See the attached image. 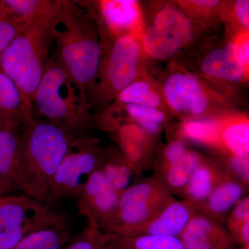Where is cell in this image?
<instances>
[{"label":"cell","instance_id":"cell-1","mask_svg":"<svg viewBox=\"0 0 249 249\" xmlns=\"http://www.w3.org/2000/svg\"><path fill=\"white\" fill-rule=\"evenodd\" d=\"M49 33L58 49V60L88 96L105 49L96 19L76 1L58 0Z\"/></svg>","mask_w":249,"mask_h":249},{"label":"cell","instance_id":"cell-2","mask_svg":"<svg viewBox=\"0 0 249 249\" xmlns=\"http://www.w3.org/2000/svg\"><path fill=\"white\" fill-rule=\"evenodd\" d=\"M74 137L35 114L23 122L18 192L46 204L54 176Z\"/></svg>","mask_w":249,"mask_h":249},{"label":"cell","instance_id":"cell-3","mask_svg":"<svg viewBox=\"0 0 249 249\" xmlns=\"http://www.w3.org/2000/svg\"><path fill=\"white\" fill-rule=\"evenodd\" d=\"M34 113L73 137L86 135L91 117L88 98L58 58H50L33 98Z\"/></svg>","mask_w":249,"mask_h":249},{"label":"cell","instance_id":"cell-4","mask_svg":"<svg viewBox=\"0 0 249 249\" xmlns=\"http://www.w3.org/2000/svg\"><path fill=\"white\" fill-rule=\"evenodd\" d=\"M134 170L122 152L103 150L102 160L76 199L78 213L103 230L115 213L121 194L129 186Z\"/></svg>","mask_w":249,"mask_h":249},{"label":"cell","instance_id":"cell-5","mask_svg":"<svg viewBox=\"0 0 249 249\" xmlns=\"http://www.w3.org/2000/svg\"><path fill=\"white\" fill-rule=\"evenodd\" d=\"M145 56L140 36L136 34L116 37L107 49L105 47L97 76L87 96L90 109L103 111L114 103L142 75Z\"/></svg>","mask_w":249,"mask_h":249},{"label":"cell","instance_id":"cell-6","mask_svg":"<svg viewBox=\"0 0 249 249\" xmlns=\"http://www.w3.org/2000/svg\"><path fill=\"white\" fill-rule=\"evenodd\" d=\"M52 17L26 28L0 55L1 71L31 101L50 60L49 27Z\"/></svg>","mask_w":249,"mask_h":249},{"label":"cell","instance_id":"cell-7","mask_svg":"<svg viewBox=\"0 0 249 249\" xmlns=\"http://www.w3.org/2000/svg\"><path fill=\"white\" fill-rule=\"evenodd\" d=\"M174 199L159 178L130 185L121 194L115 213L103 231L115 237H135Z\"/></svg>","mask_w":249,"mask_h":249},{"label":"cell","instance_id":"cell-8","mask_svg":"<svg viewBox=\"0 0 249 249\" xmlns=\"http://www.w3.org/2000/svg\"><path fill=\"white\" fill-rule=\"evenodd\" d=\"M160 87L167 107L183 121L214 117L226 110L227 103L198 75L174 67Z\"/></svg>","mask_w":249,"mask_h":249},{"label":"cell","instance_id":"cell-9","mask_svg":"<svg viewBox=\"0 0 249 249\" xmlns=\"http://www.w3.org/2000/svg\"><path fill=\"white\" fill-rule=\"evenodd\" d=\"M65 224L62 214L22 193L0 196V249H14L33 232Z\"/></svg>","mask_w":249,"mask_h":249},{"label":"cell","instance_id":"cell-10","mask_svg":"<svg viewBox=\"0 0 249 249\" xmlns=\"http://www.w3.org/2000/svg\"><path fill=\"white\" fill-rule=\"evenodd\" d=\"M103 150L98 139L83 135L72 139L51 186L46 204L50 207L77 199L101 164Z\"/></svg>","mask_w":249,"mask_h":249},{"label":"cell","instance_id":"cell-11","mask_svg":"<svg viewBox=\"0 0 249 249\" xmlns=\"http://www.w3.org/2000/svg\"><path fill=\"white\" fill-rule=\"evenodd\" d=\"M143 29L160 48L175 55L191 45L196 36L191 18L182 9L169 4L156 10L151 22Z\"/></svg>","mask_w":249,"mask_h":249},{"label":"cell","instance_id":"cell-12","mask_svg":"<svg viewBox=\"0 0 249 249\" xmlns=\"http://www.w3.org/2000/svg\"><path fill=\"white\" fill-rule=\"evenodd\" d=\"M249 62L235 37L205 53L199 63L201 74L213 80L240 83L249 78Z\"/></svg>","mask_w":249,"mask_h":249},{"label":"cell","instance_id":"cell-13","mask_svg":"<svg viewBox=\"0 0 249 249\" xmlns=\"http://www.w3.org/2000/svg\"><path fill=\"white\" fill-rule=\"evenodd\" d=\"M24 120L0 116V196L18 192L17 173Z\"/></svg>","mask_w":249,"mask_h":249},{"label":"cell","instance_id":"cell-14","mask_svg":"<svg viewBox=\"0 0 249 249\" xmlns=\"http://www.w3.org/2000/svg\"><path fill=\"white\" fill-rule=\"evenodd\" d=\"M185 249H230L235 242L221 223L197 213L179 237Z\"/></svg>","mask_w":249,"mask_h":249},{"label":"cell","instance_id":"cell-15","mask_svg":"<svg viewBox=\"0 0 249 249\" xmlns=\"http://www.w3.org/2000/svg\"><path fill=\"white\" fill-rule=\"evenodd\" d=\"M214 119L224 153L249 159V118L240 113L225 111L214 116Z\"/></svg>","mask_w":249,"mask_h":249},{"label":"cell","instance_id":"cell-16","mask_svg":"<svg viewBox=\"0 0 249 249\" xmlns=\"http://www.w3.org/2000/svg\"><path fill=\"white\" fill-rule=\"evenodd\" d=\"M197 213L187 201H178L175 199L167 205L137 236L167 235L179 237Z\"/></svg>","mask_w":249,"mask_h":249},{"label":"cell","instance_id":"cell-17","mask_svg":"<svg viewBox=\"0 0 249 249\" xmlns=\"http://www.w3.org/2000/svg\"><path fill=\"white\" fill-rule=\"evenodd\" d=\"M227 170L222 163L203 159L192 174L189 181L182 193L183 200L199 212L201 206L214 188L225 175Z\"/></svg>","mask_w":249,"mask_h":249},{"label":"cell","instance_id":"cell-18","mask_svg":"<svg viewBox=\"0 0 249 249\" xmlns=\"http://www.w3.org/2000/svg\"><path fill=\"white\" fill-rule=\"evenodd\" d=\"M247 186L227 170L198 213L220 223L231 210L245 197Z\"/></svg>","mask_w":249,"mask_h":249},{"label":"cell","instance_id":"cell-19","mask_svg":"<svg viewBox=\"0 0 249 249\" xmlns=\"http://www.w3.org/2000/svg\"><path fill=\"white\" fill-rule=\"evenodd\" d=\"M101 9L106 23L118 37L132 34L141 36L144 23L138 1H103Z\"/></svg>","mask_w":249,"mask_h":249},{"label":"cell","instance_id":"cell-20","mask_svg":"<svg viewBox=\"0 0 249 249\" xmlns=\"http://www.w3.org/2000/svg\"><path fill=\"white\" fill-rule=\"evenodd\" d=\"M126 104L142 105L163 111L168 108L162 96L160 85L151 78L142 75L121 91L111 105L121 106Z\"/></svg>","mask_w":249,"mask_h":249},{"label":"cell","instance_id":"cell-21","mask_svg":"<svg viewBox=\"0 0 249 249\" xmlns=\"http://www.w3.org/2000/svg\"><path fill=\"white\" fill-rule=\"evenodd\" d=\"M34 114L32 101L0 69V116L24 120Z\"/></svg>","mask_w":249,"mask_h":249},{"label":"cell","instance_id":"cell-22","mask_svg":"<svg viewBox=\"0 0 249 249\" xmlns=\"http://www.w3.org/2000/svg\"><path fill=\"white\" fill-rule=\"evenodd\" d=\"M57 3L51 0H0V6L6 14L31 24L52 17Z\"/></svg>","mask_w":249,"mask_h":249},{"label":"cell","instance_id":"cell-23","mask_svg":"<svg viewBox=\"0 0 249 249\" xmlns=\"http://www.w3.org/2000/svg\"><path fill=\"white\" fill-rule=\"evenodd\" d=\"M122 153L133 167L134 171L146 158L150 137L137 124L129 122L123 124L119 130Z\"/></svg>","mask_w":249,"mask_h":249},{"label":"cell","instance_id":"cell-24","mask_svg":"<svg viewBox=\"0 0 249 249\" xmlns=\"http://www.w3.org/2000/svg\"><path fill=\"white\" fill-rule=\"evenodd\" d=\"M111 109L124 111L130 122L134 123L149 137H156L160 133L162 124L167 120L165 111L157 108L137 104L116 106L111 105Z\"/></svg>","mask_w":249,"mask_h":249},{"label":"cell","instance_id":"cell-25","mask_svg":"<svg viewBox=\"0 0 249 249\" xmlns=\"http://www.w3.org/2000/svg\"><path fill=\"white\" fill-rule=\"evenodd\" d=\"M204 157L194 150H188L182 158L159 178L163 181L170 193L182 194L192 174L199 165Z\"/></svg>","mask_w":249,"mask_h":249},{"label":"cell","instance_id":"cell-26","mask_svg":"<svg viewBox=\"0 0 249 249\" xmlns=\"http://www.w3.org/2000/svg\"><path fill=\"white\" fill-rule=\"evenodd\" d=\"M71 238L67 224H62L33 232L14 249H64Z\"/></svg>","mask_w":249,"mask_h":249},{"label":"cell","instance_id":"cell-27","mask_svg":"<svg viewBox=\"0 0 249 249\" xmlns=\"http://www.w3.org/2000/svg\"><path fill=\"white\" fill-rule=\"evenodd\" d=\"M180 137L223 151L217 122L214 117L183 121Z\"/></svg>","mask_w":249,"mask_h":249},{"label":"cell","instance_id":"cell-28","mask_svg":"<svg viewBox=\"0 0 249 249\" xmlns=\"http://www.w3.org/2000/svg\"><path fill=\"white\" fill-rule=\"evenodd\" d=\"M111 249H185L179 237L167 235L115 237L109 235Z\"/></svg>","mask_w":249,"mask_h":249},{"label":"cell","instance_id":"cell-29","mask_svg":"<svg viewBox=\"0 0 249 249\" xmlns=\"http://www.w3.org/2000/svg\"><path fill=\"white\" fill-rule=\"evenodd\" d=\"M109 235L91 223L72 237L64 249H108Z\"/></svg>","mask_w":249,"mask_h":249},{"label":"cell","instance_id":"cell-30","mask_svg":"<svg viewBox=\"0 0 249 249\" xmlns=\"http://www.w3.org/2000/svg\"><path fill=\"white\" fill-rule=\"evenodd\" d=\"M29 25L31 24L6 14L0 6V55Z\"/></svg>","mask_w":249,"mask_h":249},{"label":"cell","instance_id":"cell-31","mask_svg":"<svg viewBox=\"0 0 249 249\" xmlns=\"http://www.w3.org/2000/svg\"><path fill=\"white\" fill-rule=\"evenodd\" d=\"M189 149L182 138L174 139L167 144L160 158L158 170L160 175L169 169L185 155Z\"/></svg>","mask_w":249,"mask_h":249},{"label":"cell","instance_id":"cell-32","mask_svg":"<svg viewBox=\"0 0 249 249\" xmlns=\"http://www.w3.org/2000/svg\"><path fill=\"white\" fill-rule=\"evenodd\" d=\"M178 4L181 6L185 13L188 16L196 17H207L216 11L219 12V9H222V1H213V0H196V1H178Z\"/></svg>","mask_w":249,"mask_h":249},{"label":"cell","instance_id":"cell-33","mask_svg":"<svg viewBox=\"0 0 249 249\" xmlns=\"http://www.w3.org/2000/svg\"><path fill=\"white\" fill-rule=\"evenodd\" d=\"M227 155V154H226ZM223 166L234 178L240 180L246 186L249 182V160L227 155L221 162Z\"/></svg>","mask_w":249,"mask_h":249},{"label":"cell","instance_id":"cell-34","mask_svg":"<svg viewBox=\"0 0 249 249\" xmlns=\"http://www.w3.org/2000/svg\"><path fill=\"white\" fill-rule=\"evenodd\" d=\"M247 221H249V198L245 196L234 206L228 219L231 236Z\"/></svg>","mask_w":249,"mask_h":249},{"label":"cell","instance_id":"cell-35","mask_svg":"<svg viewBox=\"0 0 249 249\" xmlns=\"http://www.w3.org/2000/svg\"><path fill=\"white\" fill-rule=\"evenodd\" d=\"M232 13L235 20L242 27V31L249 32V1L248 0H237L234 1Z\"/></svg>","mask_w":249,"mask_h":249},{"label":"cell","instance_id":"cell-36","mask_svg":"<svg viewBox=\"0 0 249 249\" xmlns=\"http://www.w3.org/2000/svg\"><path fill=\"white\" fill-rule=\"evenodd\" d=\"M249 249V247H243V249Z\"/></svg>","mask_w":249,"mask_h":249},{"label":"cell","instance_id":"cell-37","mask_svg":"<svg viewBox=\"0 0 249 249\" xmlns=\"http://www.w3.org/2000/svg\"><path fill=\"white\" fill-rule=\"evenodd\" d=\"M108 249H109V247H108Z\"/></svg>","mask_w":249,"mask_h":249}]
</instances>
